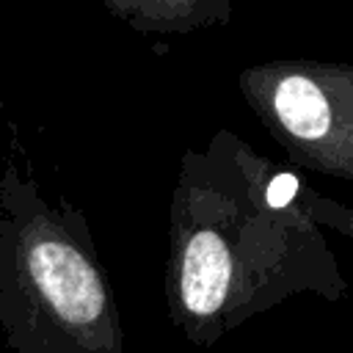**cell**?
<instances>
[{"mask_svg":"<svg viewBox=\"0 0 353 353\" xmlns=\"http://www.w3.org/2000/svg\"><path fill=\"white\" fill-rule=\"evenodd\" d=\"M353 234V212L306 188L232 130L204 149H185L168 204L165 306L196 347L259 312L314 292L339 301L347 290L320 232Z\"/></svg>","mask_w":353,"mask_h":353,"instance_id":"6da1fadb","label":"cell"},{"mask_svg":"<svg viewBox=\"0 0 353 353\" xmlns=\"http://www.w3.org/2000/svg\"><path fill=\"white\" fill-rule=\"evenodd\" d=\"M0 328L11 353H124L88 218L14 163L0 176Z\"/></svg>","mask_w":353,"mask_h":353,"instance_id":"7a4b0ae2","label":"cell"},{"mask_svg":"<svg viewBox=\"0 0 353 353\" xmlns=\"http://www.w3.org/2000/svg\"><path fill=\"white\" fill-rule=\"evenodd\" d=\"M237 85L292 163L353 179V66L284 58L245 66Z\"/></svg>","mask_w":353,"mask_h":353,"instance_id":"3957f363","label":"cell"},{"mask_svg":"<svg viewBox=\"0 0 353 353\" xmlns=\"http://www.w3.org/2000/svg\"><path fill=\"white\" fill-rule=\"evenodd\" d=\"M113 17L138 33H193L223 28L232 0H99Z\"/></svg>","mask_w":353,"mask_h":353,"instance_id":"277c9868","label":"cell"}]
</instances>
